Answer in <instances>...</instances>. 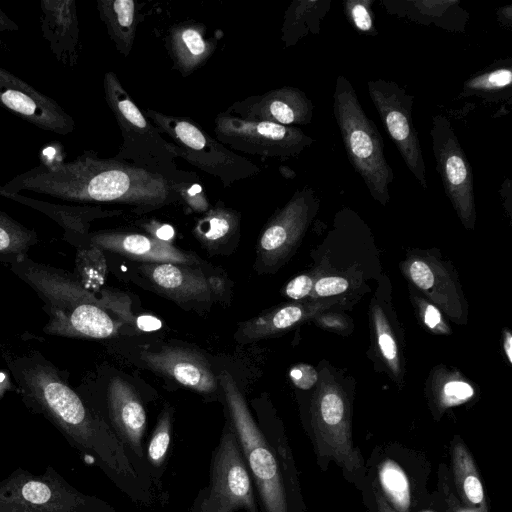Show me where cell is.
<instances>
[{"instance_id":"9a60e30c","label":"cell","mask_w":512,"mask_h":512,"mask_svg":"<svg viewBox=\"0 0 512 512\" xmlns=\"http://www.w3.org/2000/svg\"><path fill=\"white\" fill-rule=\"evenodd\" d=\"M315 203L314 191L304 187L267 223L257 245L263 264H273L286 253L307 224Z\"/></svg>"},{"instance_id":"484cf974","label":"cell","mask_w":512,"mask_h":512,"mask_svg":"<svg viewBox=\"0 0 512 512\" xmlns=\"http://www.w3.org/2000/svg\"><path fill=\"white\" fill-rule=\"evenodd\" d=\"M174 409L165 406L145 447V460L153 486H159L165 472L173 435Z\"/></svg>"},{"instance_id":"bcb514c9","label":"cell","mask_w":512,"mask_h":512,"mask_svg":"<svg viewBox=\"0 0 512 512\" xmlns=\"http://www.w3.org/2000/svg\"><path fill=\"white\" fill-rule=\"evenodd\" d=\"M504 348H505L509 362H512V337L509 332L506 333Z\"/></svg>"},{"instance_id":"60d3db41","label":"cell","mask_w":512,"mask_h":512,"mask_svg":"<svg viewBox=\"0 0 512 512\" xmlns=\"http://www.w3.org/2000/svg\"><path fill=\"white\" fill-rule=\"evenodd\" d=\"M136 325L142 331H152L161 327V321L151 315H143L137 318Z\"/></svg>"},{"instance_id":"e0dca14e","label":"cell","mask_w":512,"mask_h":512,"mask_svg":"<svg viewBox=\"0 0 512 512\" xmlns=\"http://www.w3.org/2000/svg\"><path fill=\"white\" fill-rule=\"evenodd\" d=\"M87 238L94 248L113 252L135 261L187 266L199 263L197 256L176 248L172 243L139 233L98 231L88 234Z\"/></svg>"},{"instance_id":"d6a6232c","label":"cell","mask_w":512,"mask_h":512,"mask_svg":"<svg viewBox=\"0 0 512 512\" xmlns=\"http://www.w3.org/2000/svg\"><path fill=\"white\" fill-rule=\"evenodd\" d=\"M181 201L196 212H206L208 202L202 187L193 181L182 182L178 185Z\"/></svg>"},{"instance_id":"7c38bea8","label":"cell","mask_w":512,"mask_h":512,"mask_svg":"<svg viewBox=\"0 0 512 512\" xmlns=\"http://www.w3.org/2000/svg\"><path fill=\"white\" fill-rule=\"evenodd\" d=\"M94 411L124 445L141 479L153 486L145 460L147 413L135 389L121 377H112L106 386L103 408Z\"/></svg>"},{"instance_id":"8d00e7d4","label":"cell","mask_w":512,"mask_h":512,"mask_svg":"<svg viewBox=\"0 0 512 512\" xmlns=\"http://www.w3.org/2000/svg\"><path fill=\"white\" fill-rule=\"evenodd\" d=\"M312 285L313 282L309 276L299 275L287 284L285 294L294 300H299L310 293Z\"/></svg>"},{"instance_id":"277c9868","label":"cell","mask_w":512,"mask_h":512,"mask_svg":"<svg viewBox=\"0 0 512 512\" xmlns=\"http://www.w3.org/2000/svg\"><path fill=\"white\" fill-rule=\"evenodd\" d=\"M105 100L119 126L123 142L115 159L161 174L177 183L192 181L176 165L175 146L144 115L113 72L103 80Z\"/></svg>"},{"instance_id":"74e56055","label":"cell","mask_w":512,"mask_h":512,"mask_svg":"<svg viewBox=\"0 0 512 512\" xmlns=\"http://www.w3.org/2000/svg\"><path fill=\"white\" fill-rule=\"evenodd\" d=\"M444 392L446 396L454 399L465 400L473 395L472 387L461 381H452L445 385Z\"/></svg>"},{"instance_id":"3957f363","label":"cell","mask_w":512,"mask_h":512,"mask_svg":"<svg viewBox=\"0 0 512 512\" xmlns=\"http://www.w3.org/2000/svg\"><path fill=\"white\" fill-rule=\"evenodd\" d=\"M10 270L43 302L48 315L43 331L48 335L104 339L117 335L125 324L111 315L103 296L96 297L64 269L25 256L11 264Z\"/></svg>"},{"instance_id":"8fae6325","label":"cell","mask_w":512,"mask_h":512,"mask_svg":"<svg viewBox=\"0 0 512 512\" xmlns=\"http://www.w3.org/2000/svg\"><path fill=\"white\" fill-rule=\"evenodd\" d=\"M370 98L389 137L407 168L423 188H427L426 167L418 133L412 121L414 97L395 82L383 79L367 83Z\"/></svg>"},{"instance_id":"83f0119b","label":"cell","mask_w":512,"mask_h":512,"mask_svg":"<svg viewBox=\"0 0 512 512\" xmlns=\"http://www.w3.org/2000/svg\"><path fill=\"white\" fill-rule=\"evenodd\" d=\"M37 242L38 237L34 230L0 210V262L11 265L28 256L29 249Z\"/></svg>"},{"instance_id":"b9f144b4","label":"cell","mask_w":512,"mask_h":512,"mask_svg":"<svg viewBox=\"0 0 512 512\" xmlns=\"http://www.w3.org/2000/svg\"><path fill=\"white\" fill-rule=\"evenodd\" d=\"M373 493L376 502L377 512H397L387 501L382 491L373 484Z\"/></svg>"},{"instance_id":"7a4b0ae2","label":"cell","mask_w":512,"mask_h":512,"mask_svg":"<svg viewBox=\"0 0 512 512\" xmlns=\"http://www.w3.org/2000/svg\"><path fill=\"white\" fill-rule=\"evenodd\" d=\"M182 183V182H181ZM177 183L161 174L84 151L69 162L43 164L15 176L3 188L68 202L116 203L144 213L181 201Z\"/></svg>"},{"instance_id":"9c48e42d","label":"cell","mask_w":512,"mask_h":512,"mask_svg":"<svg viewBox=\"0 0 512 512\" xmlns=\"http://www.w3.org/2000/svg\"><path fill=\"white\" fill-rule=\"evenodd\" d=\"M190 512H259L255 487L235 430L226 420L211 455L209 482L199 490Z\"/></svg>"},{"instance_id":"836d02e7","label":"cell","mask_w":512,"mask_h":512,"mask_svg":"<svg viewBox=\"0 0 512 512\" xmlns=\"http://www.w3.org/2000/svg\"><path fill=\"white\" fill-rule=\"evenodd\" d=\"M348 285V281L342 277H325L317 281L315 290L320 296H330L344 292Z\"/></svg>"},{"instance_id":"ee69618b","label":"cell","mask_w":512,"mask_h":512,"mask_svg":"<svg viewBox=\"0 0 512 512\" xmlns=\"http://www.w3.org/2000/svg\"><path fill=\"white\" fill-rule=\"evenodd\" d=\"M425 323L428 327L434 328L441 321V315L434 306H427L424 317Z\"/></svg>"},{"instance_id":"4fadbf2b","label":"cell","mask_w":512,"mask_h":512,"mask_svg":"<svg viewBox=\"0 0 512 512\" xmlns=\"http://www.w3.org/2000/svg\"><path fill=\"white\" fill-rule=\"evenodd\" d=\"M436 169L445 192L464 221L474 214L472 168L450 121L443 115L432 118L430 129Z\"/></svg>"},{"instance_id":"2e32d148","label":"cell","mask_w":512,"mask_h":512,"mask_svg":"<svg viewBox=\"0 0 512 512\" xmlns=\"http://www.w3.org/2000/svg\"><path fill=\"white\" fill-rule=\"evenodd\" d=\"M313 109L312 102L303 91L295 87H281L234 103L227 111L246 119L291 126L309 124Z\"/></svg>"},{"instance_id":"d4e9b609","label":"cell","mask_w":512,"mask_h":512,"mask_svg":"<svg viewBox=\"0 0 512 512\" xmlns=\"http://www.w3.org/2000/svg\"><path fill=\"white\" fill-rule=\"evenodd\" d=\"M307 315L299 305H285L242 323L235 335L237 341L246 343L261 340L297 324Z\"/></svg>"},{"instance_id":"ab89813d","label":"cell","mask_w":512,"mask_h":512,"mask_svg":"<svg viewBox=\"0 0 512 512\" xmlns=\"http://www.w3.org/2000/svg\"><path fill=\"white\" fill-rule=\"evenodd\" d=\"M378 343L383 355L388 360H393L397 355V346L394 339L386 332H380L378 336Z\"/></svg>"},{"instance_id":"7402d4cb","label":"cell","mask_w":512,"mask_h":512,"mask_svg":"<svg viewBox=\"0 0 512 512\" xmlns=\"http://www.w3.org/2000/svg\"><path fill=\"white\" fill-rule=\"evenodd\" d=\"M4 197L32 207L48 215L65 229V234L67 237H71V241L75 240L79 236L87 237L90 222L94 219L115 214L117 215L121 212L119 210L107 211L100 207L54 204L22 196L18 193H9L7 191Z\"/></svg>"},{"instance_id":"ac0fdd59","label":"cell","mask_w":512,"mask_h":512,"mask_svg":"<svg viewBox=\"0 0 512 512\" xmlns=\"http://www.w3.org/2000/svg\"><path fill=\"white\" fill-rule=\"evenodd\" d=\"M140 356L152 370L196 392L210 394L217 389V379L209 363L193 350L164 346L156 352L145 350Z\"/></svg>"},{"instance_id":"4dcf8cb0","label":"cell","mask_w":512,"mask_h":512,"mask_svg":"<svg viewBox=\"0 0 512 512\" xmlns=\"http://www.w3.org/2000/svg\"><path fill=\"white\" fill-rule=\"evenodd\" d=\"M511 83V68L500 67L469 79L464 84V91L479 96H499L504 90L510 89Z\"/></svg>"},{"instance_id":"5bb4252c","label":"cell","mask_w":512,"mask_h":512,"mask_svg":"<svg viewBox=\"0 0 512 512\" xmlns=\"http://www.w3.org/2000/svg\"><path fill=\"white\" fill-rule=\"evenodd\" d=\"M0 106L45 131L68 135L75 129L73 118L57 102L2 67Z\"/></svg>"},{"instance_id":"7bdbcfd3","label":"cell","mask_w":512,"mask_h":512,"mask_svg":"<svg viewBox=\"0 0 512 512\" xmlns=\"http://www.w3.org/2000/svg\"><path fill=\"white\" fill-rule=\"evenodd\" d=\"M443 491L448 507L447 512H468L466 508L459 502V500L455 498L449 487L444 485Z\"/></svg>"},{"instance_id":"f546056e","label":"cell","mask_w":512,"mask_h":512,"mask_svg":"<svg viewBox=\"0 0 512 512\" xmlns=\"http://www.w3.org/2000/svg\"><path fill=\"white\" fill-rule=\"evenodd\" d=\"M324 2L320 1H296L286 11L282 28V40L286 46L293 45L304 35L305 25H309L313 14L321 9Z\"/></svg>"},{"instance_id":"f6af8a7d","label":"cell","mask_w":512,"mask_h":512,"mask_svg":"<svg viewBox=\"0 0 512 512\" xmlns=\"http://www.w3.org/2000/svg\"><path fill=\"white\" fill-rule=\"evenodd\" d=\"M19 30V26L0 8V32H15Z\"/></svg>"},{"instance_id":"8992f818","label":"cell","mask_w":512,"mask_h":512,"mask_svg":"<svg viewBox=\"0 0 512 512\" xmlns=\"http://www.w3.org/2000/svg\"><path fill=\"white\" fill-rule=\"evenodd\" d=\"M229 421L232 423L247 463L259 512H291L284 475L278 460L252 416L233 377L223 371L219 377Z\"/></svg>"},{"instance_id":"52a82bcc","label":"cell","mask_w":512,"mask_h":512,"mask_svg":"<svg viewBox=\"0 0 512 512\" xmlns=\"http://www.w3.org/2000/svg\"><path fill=\"white\" fill-rule=\"evenodd\" d=\"M0 512H117L109 502L85 494L47 466L35 474L17 468L0 481Z\"/></svg>"},{"instance_id":"ba28073f","label":"cell","mask_w":512,"mask_h":512,"mask_svg":"<svg viewBox=\"0 0 512 512\" xmlns=\"http://www.w3.org/2000/svg\"><path fill=\"white\" fill-rule=\"evenodd\" d=\"M142 112L172 140L178 157L216 177L224 187L260 173L259 166L232 152L192 119L152 109H144Z\"/></svg>"},{"instance_id":"5b68a950","label":"cell","mask_w":512,"mask_h":512,"mask_svg":"<svg viewBox=\"0 0 512 512\" xmlns=\"http://www.w3.org/2000/svg\"><path fill=\"white\" fill-rule=\"evenodd\" d=\"M333 111L348 159L375 200L386 204L394 173L385 157L383 139L363 110L345 76H338Z\"/></svg>"},{"instance_id":"6da1fadb","label":"cell","mask_w":512,"mask_h":512,"mask_svg":"<svg viewBox=\"0 0 512 512\" xmlns=\"http://www.w3.org/2000/svg\"><path fill=\"white\" fill-rule=\"evenodd\" d=\"M21 399L50 422L90 465L136 504L154 502L153 486L144 482L117 436L68 383L63 371L39 351L5 356Z\"/></svg>"},{"instance_id":"cb8c5ba5","label":"cell","mask_w":512,"mask_h":512,"mask_svg":"<svg viewBox=\"0 0 512 512\" xmlns=\"http://www.w3.org/2000/svg\"><path fill=\"white\" fill-rule=\"evenodd\" d=\"M452 470L461 504L466 510L468 512H489L475 461L466 445L460 441L452 445Z\"/></svg>"},{"instance_id":"d6986e66","label":"cell","mask_w":512,"mask_h":512,"mask_svg":"<svg viewBox=\"0 0 512 512\" xmlns=\"http://www.w3.org/2000/svg\"><path fill=\"white\" fill-rule=\"evenodd\" d=\"M139 268L159 291L174 300L207 301L223 290L220 278H207L200 269L173 263H144Z\"/></svg>"},{"instance_id":"e575fe53","label":"cell","mask_w":512,"mask_h":512,"mask_svg":"<svg viewBox=\"0 0 512 512\" xmlns=\"http://www.w3.org/2000/svg\"><path fill=\"white\" fill-rule=\"evenodd\" d=\"M410 275L413 282L421 289L427 290L434 283V276L429 266L423 261H415L411 264Z\"/></svg>"},{"instance_id":"7dc6e473","label":"cell","mask_w":512,"mask_h":512,"mask_svg":"<svg viewBox=\"0 0 512 512\" xmlns=\"http://www.w3.org/2000/svg\"><path fill=\"white\" fill-rule=\"evenodd\" d=\"M1 47H2V43H1V41H0V49H1Z\"/></svg>"},{"instance_id":"4316f807","label":"cell","mask_w":512,"mask_h":512,"mask_svg":"<svg viewBox=\"0 0 512 512\" xmlns=\"http://www.w3.org/2000/svg\"><path fill=\"white\" fill-rule=\"evenodd\" d=\"M237 211L218 203L208 209L195 225L196 238L207 248H216L239 228Z\"/></svg>"},{"instance_id":"d590c367","label":"cell","mask_w":512,"mask_h":512,"mask_svg":"<svg viewBox=\"0 0 512 512\" xmlns=\"http://www.w3.org/2000/svg\"><path fill=\"white\" fill-rule=\"evenodd\" d=\"M294 384L301 389L311 388L317 381L315 369L309 365L295 366L290 372Z\"/></svg>"},{"instance_id":"603a6c76","label":"cell","mask_w":512,"mask_h":512,"mask_svg":"<svg viewBox=\"0 0 512 512\" xmlns=\"http://www.w3.org/2000/svg\"><path fill=\"white\" fill-rule=\"evenodd\" d=\"M97 10L116 49L128 56L140 20L137 3L133 0H98Z\"/></svg>"},{"instance_id":"44dd1931","label":"cell","mask_w":512,"mask_h":512,"mask_svg":"<svg viewBox=\"0 0 512 512\" xmlns=\"http://www.w3.org/2000/svg\"><path fill=\"white\" fill-rule=\"evenodd\" d=\"M202 23L186 21L174 25L165 38V45L174 68L188 76L204 65L216 48L217 41L206 37Z\"/></svg>"},{"instance_id":"f35d334b","label":"cell","mask_w":512,"mask_h":512,"mask_svg":"<svg viewBox=\"0 0 512 512\" xmlns=\"http://www.w3.org/2000/svg\"><path fill=\"white\" fill-rule=\"evenodd\" d=\"M147 230H149L153 235L152 237L169 243H171V240L174 236L173 228L167 224L152 222L147 225Z\"/></svg>"},{"instance_id":"ffe728a7","label":"cell","mask_w":512,"mask_h":512,"mask_svg":"<svg viewBox=\"0 0 512 512\" xmlns=\"http://www.w3.org/2000/svg\"><path fill=\"white\" fill-rule=\"evenodd\" d=\"M41 31L49 48L64 65H74L79 50V24L74 0H42Z\"/></svg>"},{"instance_id":"30bf717a","label":"cell","mask_w":512,"mask_h":512,"mask_svg":"<svg viewBox=\"0 0 512 512\" xmlns=\"http://www.w3.org/2000/svg\"><path fill=\"white\" fill-rule=\"evenodd\" d=\"M217 140L247 154L286 160L301 154L314 139L294 126L239 117L228 111L214 121Z\"/></svg>"},{"instance_id":"1f68e13d","label":"cell","mask_w":512,"mask_h":512,"mask_svg":"<svg viewBox=\"0 0 512 512\" xmlns=\"http://www.w3.org/2000/svg\"><path fill=\"white\" fill-rule=\"evenodd\" d=\"M370 0H349L344 3L345 13L350 23L361 33L375 35Z\"/></svg>"},{"instance_id":"f1b7e54d","label":"cell","mask_w":512,"mask_h":512,"mask_svg":"<svg viewBox=\"0 0 512 512\" xmlns=\"http://www.w3.org/2000/svg\"><path fill=\"white\" fill-rule=\"evenodd\" d=\"M382 493L397 512H409L411 504L408 478L393 460L386 459L378 467Z\"/></svg>"}]
</instances>
